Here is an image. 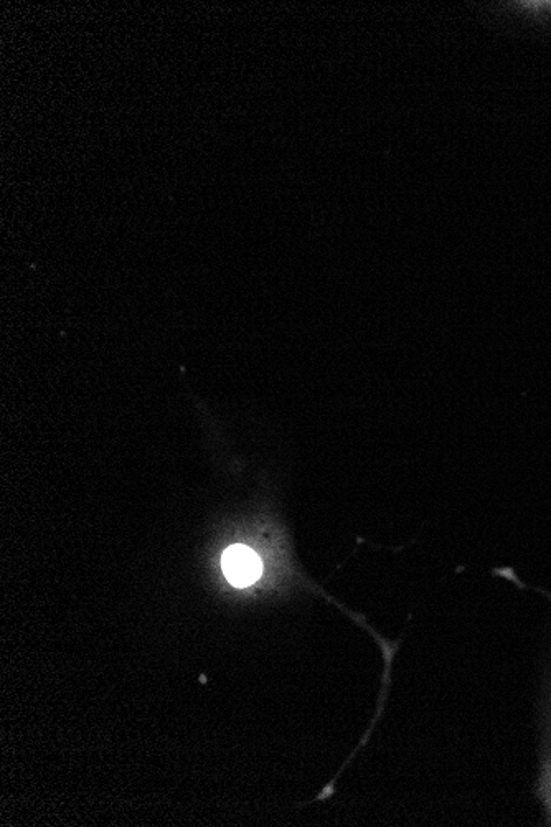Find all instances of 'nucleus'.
<instances>
[{
  "instance_id": "f257e3e1",
  "label": "nucleus",
  "mask_w": 551,
  "mask_h": 827,
  "mask_svg": "<svg viewBox=\"0 0 551 827\" xmlns=\"http://www.w3.org/2000/svg\"><path fill=\"white\" fill-rule=\"evenodd\" d=\"M222 567L228 582L240 588L255 583L263 572L261 558L245 545H233L223 553Z\"/></svg>"
}]
</instances>
